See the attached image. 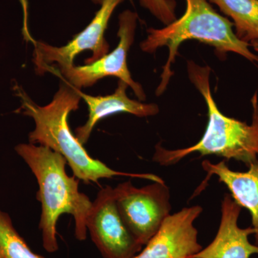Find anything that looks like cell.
<instances>
[{
  "label": "cell",
  "instance_id": "obj_1",
  "mask_svg": "<svg viewBox=\"0 0 258 258\" xmlns=\"http://www.w3.org/2000/svg\"><path fill=\"white\" fill-rule=\"evenodd\" d=\"M16 91L21 101L18 111L30 117L35 122V129L29 134V143L46 147L60 154L79 180L87 184H98L101 179L127 176L152 181H163L161 177L152 174H132L113 170L101 161L90 156L73 134L69 123L70 113L79 109L80 101L82 100L76 88L64 82L52 101L44 106L36 104L19 86H16Z\"/></svg>",
  "mask_w": 258,
  "mask_h": 258
},
{
  "label": "cell",
  "instance_id": "obj_2",
  "mask_svg": "<svg viewBox=\"0 0 258 258\" xmlns=\"http://www.w3.org/2000/svg\"><path fill=\"white\" fill-rule=\"evenodd\" d=\"M15 150L31 169L38 184L37 198L42 206L39 228L44 249L49 253L58 249L57 225L64 214L74 217L76 239L86 240V222L92 202L80 191L79 179L68 175L66 159L49 148L36 144H20Z\"/></svg>",
  "mask_w": 258,
  "mask_h": 258
},
{
  "label": "cell",
  "instance_id": "obj_3",
  "mask_svg": "<svg viewBox=\"0 0 258 258\" xmlns=\"http://www.w3.org/2000/svg\"><path fill=\"white\" fill-rule=\"evenodd\" d=\"M190 81L200 91L208 106V123L200 142L185 149L169 150L156 146L153 160L161 166L175 164L186 156L197 152L201 156L215 155L227 160L235 159L249 166L258 159V93L251 98L252 118L251 124L226 116L214 100L210 84L211 69L187 62Z\"/></svg>",
  "mask_w": 258,
  "mask_h": 258
},
{
  "label": "cell",
  "instance_id": "obj_4",
  "mask_svg": "<svg viewBox=\"0 0 258 258\" xmlns=\"http://www.w3.org/2000/svg\"><path fill=\"white\" fill-rule=\"evenodd\" d=\"M184 14L164 28H149L147 38L140 44L142 51L149 53L162 47L169 48V57L163 67L161 82L156 94L166 91L173 76L171 66L178 49L186 40H198L215 47L217 55L225 57L228 52L238 54L252 63L258 64V55L251 51L249 44L241 41L233 30V23L212 8L208 0H186Z\"/></svg>",
  "mask_w": 258,
  "mask_h": 258
},
{
  "label": "cell",
  "instance_id": "obj_5",
  "mask_svg": "<svg viewBox=\"0 0 258 258\" xmlns=\"http://www.w3.org/2000/svg\"><path fill=\"white\" fill-rule=\"evenodd\" d=\"M117 208L128 230L145 246L171 215L170 193L164 181H153L142 188L130 181L114 188Z\"/></svg>",
  "mask_w": 258,
  "mask_h": 258
},
{
  "label": "cell",
  "instance_id": "obj_6",
  "mask_svg": "<svg viewBox=\"0 0 258 258\" xmlns=\"http://www.w3.org/2000/svg\"><path fill=\"white\" fill-rule=\"evenodd\" d=\"M138 15L127 10L118 17L119 41L115 49L92 63L85 66H73L66 69L50 68L47 73H52L63 80L73 87L81 89L91 87L100 80L106 77L118 78L133 90L140 101H145L146 94L142 85L132 79L127 64L128 51L133 45Z\"/></svg>",
  "mask_w": 258,
  "mask_h": 258
},
{
  "label": "cell",
  "instance_id": "obj_7",
  "mask_svg": "<svg viewBox=\"0 0 258 258\" xmlns=\"http://www.w3.org/2000/svg\"><path fill=\"white\" fill-rule=\"evenodd\" d=\"M123 1L103 0L89 25L63 46L33 41V63L36 74L42 76L50 68L62 69L74 66L76 56L86 50L92 52V55L85 60L86 64L92 63L108 53L110 47L105 38V32L115 8Z\"/></svg>",
  "mask_w": 258,
  "mask_h": 258
},
{
  "label": "cell",
  "instance_id": "obj_8",
  "mask_svg": "<svg viewBox=\"0 0 258 258\" xmlns=\"http://www.w3.org/2000/svg\"><path fill=\"white\" fill-rule=\"evenodd\" d=\"M93 243L104 258H133L143 249L128 230L117 208L114 188H102L86 222Z\"/></svg>",
  "mask_w": 258,
  "mask_h": 258
},
{
  "label": "cell",
  "instance_id": "obj_9",
  "mask_svg": "<svg viewBox=\"0 0 258 258\" xmlns=\"http://www.w3.org/2000/svg\"><path fill=\"white\" fill-rule=\"evenodd\" d=\"M202 207L183 208L166 217L155 235L133 258H188L200 252L198 232L194 226Z\"/></svg>",
  "mask_w": 258,
  "mask_h": 258
},
{
  "label": "cell",
  "instance_id": "obj_10",
  "mask_svg": "<svg viewBox=\"0 0 258 258\" xmlns=\"http://www.w3.org/2000/svg\"><path fill=\"white\" fill-rule=\"evenodd\" d=\"M242 208L225 194L221 206V220L215 239L208 247L193 254L195 258H250L258 254V246L249 241L252 227L240 228L238 219Z\"/></svg>",
  "mask_w": 258,
  "mask_h": 258
},
{
  "label": "cell",
  "instance_id": "obj_11",
  "mask_svg": "<svg viewBox=\"0 0 258 258\" xmlns=\"http://www.w3.org/2000/svg\"><path fill=\"white\" fill-rule=\"evenodd\" d=\"M128 85L123 81H118L115 92L107 96H93L83 93L76 88L81 99L88 106V117L84 125L76 129V137L80 143H87L93 128L103 118L119 113H127L138 117L156 115L159 112V106L155 103H144L131 99L127 96Z\"/></svg>",
  "mask_w": 258,
  "mask_h": 258
},
{
  "label": "cell",
  "instance_id": "obj_12",
  "mask_svg": "<svg viewBox=\"0 0 258 258\" xmlns=\"http://www.w3.org/2000/svg\"><path fill=\"white\" fill-rule=\"evenodd\" d=\"M204 170L210 176L218 177L219 181L228 188L232 199L241 208L247 209L251 215L254 240L258 246V159L248 166L246 171L232 170L225 161L212 164L205 160L202 163Z\"/></svg>",
  "mask_w": 258,
  "mask_h": 258
},
{
  "label": "cell",
  "instance_id": "obj_13",
  "mask_svg": "<svg viewBox=\"0 0 258 258\" xmlns=\"http://www.w3.org/2000/svg\"><path fill=\"white\" fill-rule=\"evenodd\" d=\"M230 17L236 36L249 44L258 40V0H208Z\"/></svg>",
  "mask_w": 258,
  "mask_h": 258
},
{
  "label": "cell",
  "instance_id": "obj_14",
  "mask_svg": "<svg viewBox=\"0 0 258 258\" xmlns=\"http://www.w3.org/2000/svg\"><path fill=\"white\" fill-rule=\"evenodd\" d=\"M0 258H45L35 253L15 228L10 215L0 210Z\"/></svg>",
  "mask_w": 258,
  "mask_h": 258
},
{
  "label": "cell",
  "instance_id": "obj_15",
  "mask_svg": "<svg viewBox=\"0 0 258 258\" xmlns=\"http://www.w3.org/2000/svg\"><path fill=\"white\" fill-rule=\"evenodd\" d=\"M143 8L164 25H168L176 20V3L174 0H139Z\"/></svg>",
  "mask_w": 258,
  "mask_h": 258
},
{
  "label": "cell",
  "instance_id": "obj_16",
  "mask_svg": "<svg viewBox=\"0 0 258 258\" xmlns=\"http://www.w3.org/2000/svg\"><path fill=\"white\" fill-rule=\"evenodd\" d=\"M249 45H250V47H252L254 50L256 51L258 53V40H255V41L250 42V43H249Z\"/></svg>",
  "mask_w": 258,
  "mask_h": 258
},
{
  "label": "cell",
  "instance_id": "obj_17",
  "mask_svg": "<svg viewBox=\"0 0 258 258\" xmlns=\"http://www.w3.org/2000/svg\"><path fill=\"white\" fill-rule=\"evenodd\" d=\"M95 5H101L103 0H91Z\"/></svg>",
  "mask_w": 258,
  "mask_h": 258
},
{
  "label": "cell",
  "instance_id": "obj_18",
  "mask_svg": "<svg viewBox=\"0 0 258 258\" xmlns=\"http://www.w3.org/2000/svg\"><path fill=\"white\" fill-rule=\"evenodd\" d=\"M188 258H195V257H191H191H188Z\"/></svg>",
  "mask_w": 258,
  "mask_h": 258
}]
</instances>
